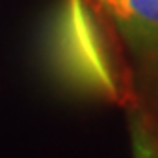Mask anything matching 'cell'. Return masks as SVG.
<instances>
[{"instance_id": "3", "label": "cell", "mask_w": 158, "mask_h": 158, "mask_svg": "<svg viewBox=\"0 0 158 158\" xmlns=\"http://www.w3.org/2000/svg\"><path fill=\"white\" fill-rule=\"evenodd\" d=\"M128 110L131 158H158V124L145 110L135 107Z\"/></svg>"}, {"instance_id": "1", "label": "cell", "mask_w": 158, "mask_h": 158, "mask_svg": "<svg viewBox=\"0 0 158 158\" xmlns=\"http://www.w3.org/2000/svg\"><path fill=\"white\" fill-rule=\"evenodd\" d=\"M40 59L67 94L124 109L137 105L124 44L97 0H57L40 32Z\"/></svg>"}, {"instance_id": "2", "label": "cell", "mask_w": 158, "mask_h": 158, "mask_svg": "<svg viewBox=\"0 0 158 158\" xmlns=\"http://www.w3.org/2000/svg\"><path fill=\"white\" fill-rule=\"evenodd\" d=\"M135 61L158 71V0H97Z\"/></svg>"}]
</instances>
